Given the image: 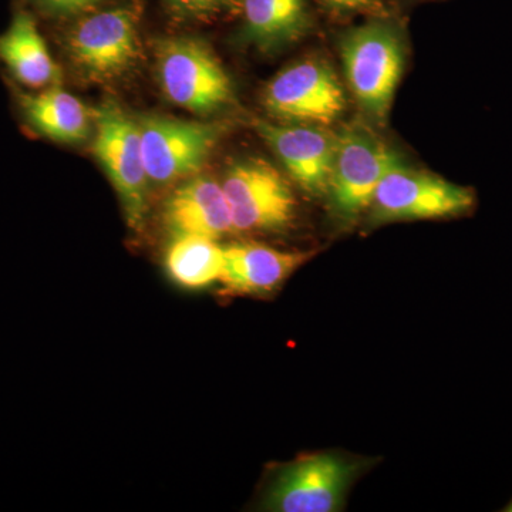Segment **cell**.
<instances>
[{"instance_id":"1","label":"cell","mask_w":512,"mask_h":512,"mask_svg":"<svg viewBox=\"0 0 512 512\" xmlns=\"http://www.w3.org/2000/svg\"><path fill=\"white\" fill-rule=\"evenodd\" d=\"M340 55L357 104L373 119H386L406 59L397 29L372 22L350 30L343 36Z\"/></svg>"},{"instance_id":"2","label":"cell","mask_w":512,"mask_h":512,"mask_svg":"<svg viewBox=\"0 0 512 512\" xmlns=\"http://www.w3.org/2000/svg\"><path fill=\"white\" fill-rule=\"evenodd\" d=\"M156 59L161 89L181 109L211 114L231 103V80L202 40L188 36L161 40Z\"/></svg>"},{"instance_id":"3","label":"cell","mask_w":512,"mask_h":512,"mask_svg":"<svg viewBox=\"0 0 512 512\" xmlns=\"http://www.w3.org/2000/svg\"><path fill=\"white\" fill-rule=\"evenodd\" d=\"M93 116L94 153L119 195L128 227L138 231L146 221L150 191L138 121L113 101L101 104Z\"/></svg>"},{"instance_id":"4","label":"cell","mask_w":512,"mask_h":512,"mask_svg":"<svg viewBox=\"0 0 512 512\" xmlns=\"http://www.w3.org/2000/svg\"><path fill=\"white\" fill-rule=\"evenodd\" d=\"M234 232H281L295 221V194L288 180L262 158L229 165L222 180Z\"/></svg>"},{"instance_id":"5","label":"cell","mask_w":512,"mask_h":512,"mask_svg":"<svg viewBox=\"0 0 512 512\" xmlns=\"http://www.w3.org/2000/svg\"><path fill=\"white\" fill-rule=\"evenodd\" d=\"M140 9L120 6L84 18L67 37L74 66L93 82L106 83L131 72L140 60Z\"/></svg>"},{"instance_id":"6","label":"cell","mask_w":512,"mask_h":512,"mask_svg":"<svg viewBox=\"0 0 512 512\" xmlns=\"http://www.w3.org/2000/svg\"><path fill=\"white\" fill-rule=\"evenodd\" d=\"M360 468L335 453L306 454L276 471L262 507L276 512L342 510L346 494Z\"/></svg>"},{"instance_id":"7","label":"cell","mask_w":512,"mask_h":512,"mask_svg":"<svg viewBox=\"0 0 512 512\" xmlns=\"http://www.w3.org/2000/svg\"><path fill=\"white\" fill-rule=\"evenodd\" d=\"M474 205L468 188L402 163L392 168L373 195L370 224L457 217Z\"/></svg>"},{"instance_id":"8","label":"cell","mask_w":512,"mask_h":512,"mask_svg":"<svg viewBox=\"0 0 512 512\" xmlns=\"http://www.w3.org/2000/svg\"><path fill=\"white\" fill-rule=\"evenodd\" d=\"M402 163L392 148L363 128L350 127L338 134L326 194L333 212L345 222L362 217L384 175Z\"/></svg>"},{"instance_id":"9","label":"cell","mask_w":512,"mask_h":512,"mask_svg":"<svg viewBox=\"0 0 512 512\" xmlns=\"http://www.w3.org/2000/svg\"><path fill=\"white\" fill-rule=\"evenodd\" d=\"M265 109L289 124L329 126L346 109L338 76L323 60H303L286 67L268 83Z\"/></svg>"},{"instance_id":"10","label":"cell","mask_w":512,"mask_h":512,"mask_svg":"<svg viewBox=\"0 0 512 512\" xmlns=\"http://www.w3.org/2000/svg\"><path fill=\"white\" fill-rule=\"evenodd\" d=\"M138 128L150 184L167 185L200 173L225 127L147 116Z\"/></svg>"},{"instance_id":"11","label":"cell","mask_w":512,"mask_h":512,"mask_svg":"<svg viewBox=\"0 0 512 512\" xmlns=\"http://www.w3.org/2000/svg\"><path fill=\"white\" fill-rule=\"evenodd\" d=\"M254 128L303 191L328 194L338 134L313 124L279 126L264 120H256Z\"/></svg>"},{"instance_id":"12","label":"cell","mask_w":512,"mask_h":512,"mask_svg":"<svg viewBox=\"0 0 512 512\" xmlns=\"http://www.w3.org/2000/svg\"><path fill=\"white\" fill-rule=\"evenodd\" d=\"M313 252L281 251L262 244L224 247L222 291L232 296H268L312 258Z\"/></svg>"},{"instance_id":"13","label":"cell","mask_w":512,"mask_h":512,"mask_svg":"<svg viewBox=\"0 0 512 512\" xmlns=\"http://www.w3.org/2000/svg\"><path fill=\"white\" fill-rule=\"evenodd\" d=\"M163 222L171 237L220 239L234 232L224 188L210 177L190 178L175 188L164 202Z\"/></svg>"},{"instance_id":"14","label":"cell","mask_w":512,"mask_h":512,"mask_svg":"<svg viewBox=\"0 0 512 512\" xmlns=\"http://www.w3.org/2000/svg\"><path fill=\"white\" fill-rule=\"evenodd\" d=\"M19 103L30 126L50 140L77 144L89 137L92 128L89 110L60 87L53 86L39 94L20 93Z\"/></svg>"},{"instance_id":"15","label":"cell","mask_w":512,"mask_h":512,"mask_svg":"<svg viewBox=\"0 0 512 512\" xmlns=\"http://www.w3.org/2000/svg\"><path fill=\"white\" fill-rule=\"evenodd\" d=\"M0 59L20 83L33 89H42L60 80V69L29 13H16L9 29L0 35Z\"/></svg>"},{"instance_id":"16","label":"cell","mask_w":512,"mask_h":512,"mask_svg":"<svg viewBox=\"0 0 512 512\" xmlns=\"http://www.w3.org/2000/svg\"><path fill=\"white\" fill-rule=\"evenodd\" d=\"M245 37L265 52L302 39L311 28L306 0H242Z\"/></svg>"},{"instance_id":"17","label":"cell","mask_w":512,"mask_h":512,"mask_svg":"<svg viewBox=\"0 0 512 512\" xmlns=\"http://www.w3.org/2000/svg\"><path fill=\"white\" fill-rule=\"evenodd\" d=\"M164 264L171 281L181 288L200 291L221 281L224 247L217 239L180 235L173 237Z\"/></svg>"},{"instance_id":"18","label":"cell","mask_w":512,"mask_h":512,"mask_svg":"<svg viewBox=\"0 0 512 512\" xmlns=\"http://www.w3.org/2000/svg\"><path fill=\"white\" fill-rule=\"evenodd\" d=\"M171 15L187 20H212L242 8V0H164Z\"/></svg>"},{"instance_id":"19","label":"cell","mask_w":512,"mask_h":512,"mask_svg":"<svg viewBox=\"0 0 512 512\" xmlns=\"http://www.w3.org/2000/svg\"><path fill=\"white\" fill-rule=\"evenodd\" d=\"M40 9L55 15H73L97 5L101 0H30Z\"/></svg>"},{"instance_id":"20","label":"cell","mask_w":512,"mask_h":512,"mask_svg":"<svg viewBox=\"0 0 512 512\" xmlns=\"http://www.w3.org/2000/svg\"><path fill=\"white\" fill-rule=\"evenodd\" d=\"M320 2L333 12L349 13L370 8L375 5L376 0H320Z\"/></svg>"},{"instance_id":"21","label":"cell","mask_w":512,"mask_h":512,"mask_svg":"<svg viewBox=\"0 0 512 512\" xmlns=\"http://www.w3.org/2000/svg\"><path fill=\"white\" fill-rule=\"evenodd\" d=\"M505 512H512V501L510 504L507 505V508L504 510Z\"/></svg>"}]
</instances>
